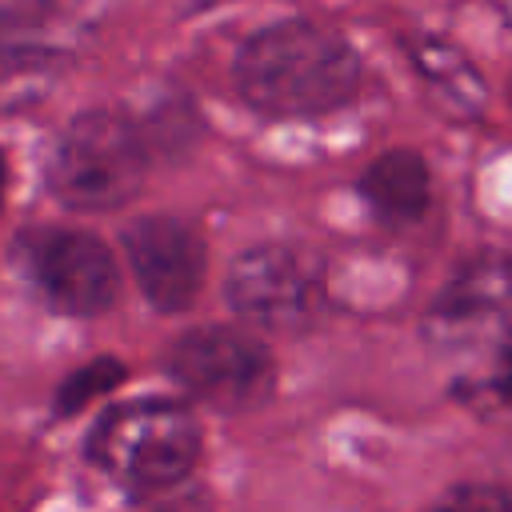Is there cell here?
Segmentation results:
<instances>
[{
  "mask_svg": "<svg viewBox=\"0 0 512 512\" xmlns=\"http://www.w3.org/2000/svg\"><path fill=\"white\" fill-rule=\"evenodd\" d=\"M364 196L376 216L400 224L424 212L428 204V168L416 152H388L364 176Z\"/></svg>",
  "mask_w": 512,
  "mask_h": 512,
  "instance_id": "10",
  "label": "cell"
},
{
  "mask_svg": "<svg viewBox=\"0 0 512 512\" xmlns=\"http://www.w3.org/2000/svg\"><path fill=\"white\" fill-rule=\"evenodd\" d=\"M244 100L272 116H320L356 96V52L328 28L284 20L256 32L236 60Z\"/></svg>",
  "mask_w": 512,
  "mask_h": 512,
  "instance_id": "1",
  "label": "cell"
},
{
  "mask_svg": "<svg viewBox=\"0 0 512 512\" xmlns=\"http://www.w3.org/2000/svg\"><path fill=\"white\" fill-rule=\"evenodd\" d=\"M0 196H4V156H0Z\"/></svg>",
  "mask_w": 512,
  "mask_h": 512,
  "instance_id": "14",
  "label": "cell"
},
{
  "mask_svg": "<svg viewBox=\"0 0 512 512\" xmlns=\"http://www.w3.org/2000/svg\"><path fill=\"white\" fill-rule=\"evenodd\" d=\"M144 180L140 132L112 112H88L68 124L48 160L52 192L80 212H104L124 204Z\"/></svg>",
  "mask_w": 512,
  "mask_h": 512,
  "instance_id": "3",
  "label": "cell"
},
{
  "mask_svg": "<svg viewBox=\"0 0 512 512\" xmlns=\"http://www.w3.org/2000/svg\"><path fill=\"white\" fill-rule=\"evenodd\" d=\"M200 452L196 420L168 400H132L112 408L92 432V460L140 488H160L180 480Z\"/></svg>",
  "mask_w": 512,
  "mask_h": 512,
  "instance_id": "4",
  "label": "cell"
},
{
  "mask_svg": "<svg viewBox=\"0 0 512 512\" xmlns=\"http://www.w3.org/2000/svg\"><path fill=\"white\" fill-rule=\"evenodd\" d=\"M428 512H512V504L504 500V492L488 484H460L448 496H440Z\"/></svg>",
  "mask_w": 512,
  "mask_h": 512,
  "instance_id": "13",
  "label": "cell"
},
{
  "mask_svg": "<svg viewBox=\"0 0 512 512\" xmlns=\"http://www.w3.org/2000/svg\"><path fill=\"white\" fill-rule=\"evenodd\" d=\"M172 372L192 396L224 412L256 408L272 392V360L264 344L236 328L188 332L172 348Z\"/></svg>",
  "mask_w": 512,
  "mask_h": 512,
  "instance_id": "6",
  "label": "cell"
},
{
  "mask_svg": "<svg viewBox=\"0 0 512 512\" xmlns=\"http://www.w3.org/2000/svg\"><path fill=\"white\" fill-rule=\"evenodd\" d=\"M128 256L140 276V288L156 308H184L200 292L204 280V248L200 236L168 216H148L128 228Z\"/></svg>",
  "mask_w": 512,
  "mask_h": 512,
  "instance_id": "8",
  "label": "cell"
},
{
  "mask_svg": "<svg viewBox=\"0 0 512 512\" xmlns=\"http://www.w3.org/2000/svg\"><path fill=\"white\" fill-rule=\"evenodd\" d=\"M428 340L468 396L512 408V260L464 272L432 308Z\"/></svg>",
  "mask_w": 512,
  "mask_h": 512,
  "instance_id": "2",
  "label": "cell"
},
{
  "mask_svg": "<svg viewBox=\"0 0 512 512\" xmlns=\"http://www.w3.org/2000/svg\"><path fill=\"white\" fill-rule=\"evenodd\" d=\"M416 64L420 72L436 84V92L444 100H456V108L472 112L480 104V84H476V72L468 68L464 56H456L448 44H436V40H424L416 48Z\"/></svg>",
  "mask_w": 512,
  "mask_h": 512,
  "instance_id": "11",
  "label": "cell"
},
{
  "mask_svg": "<svg viewBox=\"0 0 512 512\" xmlns=\"http://www.w3.org/2000/svg\"><path fill=\"white\" fill-rule=\"evenodd\" d=\"M112 380H120V364H112V360H96L92 368L76 372V376L64 384V392H60V412L84 408L96 392H108V388H112Z\"/></svg>",
  "mask_w": 512,
  "mask_h": 512,
  "instance_id": "12",
  "label": "cell"
},
{
  "mask_svg": "<svg viewBox=\"0 0 512 512\" xmlns=\"http://www.w3.org/2000/svg\"><path fill=\"white\" fill-rule=\"evenodd\" d=\"M320 292V260L288 244H264L244 252L228 280L232 308L260 324H300L320 304Z\"/></svg>",
  "mask_w": 512,
  "mask_h": 512,
  "instance_id": "7",
  "label": "cell"
},
{
  "mask_svg": "<svg viewBox=\"0 0 512 512\" xmlns=\"http://www.w3.org/2000/svg\"><path fill=\"white\" fill-rule=\"evenodd\" d=\"M84 0H0V48L52 52L80 32Z\"/></svg>",
  "mask_w": 512,
  "mask_h": 512,
  "instance_id": "9",
  "label": "cell"
},
{
  "mask_svg": "<svg viewBox=\"0 0 512 512\" xmlns=\"http://www.w3.org/2000/svg\"><path fill=\"white\" fill-rule=\"evenodd\" d=\"M16 256L40 296L72 316L104 312L116 296V264L100 240L72 228H36L24 232Z\"/></svg>",
  "mask_w": 512,
  "mask_h": 512,
  "instance_id": "5",
  "label": "cell"
}]
</instances>
